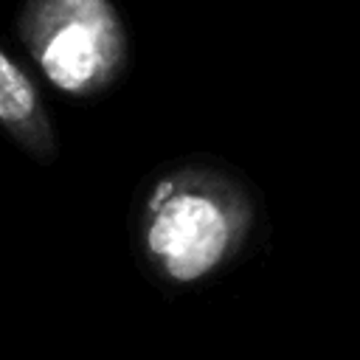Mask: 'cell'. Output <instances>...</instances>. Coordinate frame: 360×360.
I'll return each instance as SVG.
<instances>
[{"instance_id": "obj_2", "label": "cell", "mask_w": 360, "mask_h": 360, "mask_svg": "<svg viewBox=\"0 0 360 360\" xmlns=\"http://www.w3.org/2000/svg\"><path fill=\"white\" fill-rule=\"evenodd\" d=\"M17 28L42 76L73 98L98 96L127 65V31L112 0H25Z\"/></svg>"}, {"instance_id": "obj_3", "label": "cell", "mask_w": 360, "mask_h": 360, "mask_svg": "<svg viewBox=\"0 0 360 360\" xmlns=\"http://www.w3.org/2000/svg\"><path fill=\"white\" fill-rule=\"evenodd\" d=\"M0 127L31 158L51 160L56 155V132L42 96L28 70L0 48Z\"/></svg>"}, {"instance_id": "obj_1", "label": "cell", "mask_w": 360, "mask_h": 360, "mask_svg": "<svg viewBox=\"0 0 360 360\" xmlns=\"http://www.w3.org/2000/svg\"><path fill=\"white\" fill-rule=\"evenodd\" d=\"M253 219V197L236 177L211 166H180L143 197L138 236L163 278L188 284L233 259Z\"/></svg>"}]
</instances>
